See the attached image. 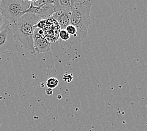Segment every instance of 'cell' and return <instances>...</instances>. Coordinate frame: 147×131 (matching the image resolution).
<instances>
[{
	"label": "cell",
	"instance_id": "9c48e42d",
	"mask_svg": "<svg viewBox=\"0 0 147 131\" xmlns=\"http://www.w3.org/2000/svg\"><path fill=\"white\" fill-rule=\"evenodd\" d=\"M10 25L8 20L6 19L0 12V32L4 30L8 26Z\"/></svg>",
	"mask_w": 147,
	"mask_h": 131
},
{
	"label": "cell",
	"instance_id": "52a82bcc",
	"mask_svg": "<svg viewBox=\"0 0 147 131\" xmlns=\"http://www.w3.org/2000/svg\"><path fill=\"white\" fill-rule=\"evenodd\" d=\"M33 45L35 52L44 53L51 51V43L45 37L41 28L36 27L33 33Z\"/></svg>",
	"mask_w": 147,
	"mask_h": 131
},
{
	"label": "cell",
	"instance_id": "277c9868",
	"mask_svg": "<svg viewBox=\"0 0 147 131\" xmlns=\"http://www.w3.org/2000/svg\"><path fill=\"white\" fill-rule=\"evenodd\" d=\"M26 13H32L41 19L51 17L54 13L53 1H30V6L26 11L23 13V15Z\"/></svg>",
	"mask_w": 147,
	"mask_h": 131
},
{
	"label": "cell",
	"instance_id": "30bf717a",
	"mask_svg": "<svg viewBox=\"0 0 147 131\" xmlns=\"http://www.w3.org/2000/svg\"><path fill=\"white\" fill-rule=\"evenodd\" d=\"M46 85L48 88H55L59 85V80L56 78H51L47 79L46 82Z\"/></svg>",
	"mask_w": 147,
	"mask_h": 131
},
{
	"label": "cell",
	"instance_id": "4fadbf2b",
	"mask_svg": "<svg viewBox=\"0 0 147 131\" xmlns=\"http://www.w3.org/2000/svg\"><path fill=\"white\" fill-rule=\"evenodd\" d=\"M3 98L2 96H0V100H1Z\"/></svg>",
	"mask_w": 147,
	"mask_h": 131
},
{
	"label": "cell",
	"instance_id": "7c38bea8",
	"mask_svg": "<svg viewBox=\"0 0 147 131\" xmlns=\"http://www.w3.org/2000/svg\"><path fill=\"white\" fill-rule=\"evenodd\" d=\"M45 93L49 96H51L53 94V90L51 88H47L45 90Z\"/></svg>",
	"mask_w": 147,
	"mask_h": 131
},
{
	"label": "cell",
	"instance_id": "ba28073f",
	"mask_svg": "<svg viewBox=\"0 0 147 131\" xmlns=\"http://www.w3.org/2000/svg\"><path fill=\"white\" fill-rule=\"evenodd\" d=\"M59 38L61 40V42L64 44L67 42L69 41L70 39V36L67 32L65 29H61L59 33Z\"/></svg>",
	"mask_w": 147,
	"mask_h": 131
},
{
	"label": "cell",
	"instance_id": "3957f363",
	"mask_svg": "<svg viewBox=\"0 0 147 131\" xmlns=\"http://www.w3.org/2000/svg\"><path fill=\"white\" fill-rule=\"evenodd\" d=\"M30 6V1L23 0H1L0 12L13 24L19 18L23 15V13Z\"/></svg>",
	"mask_w": 147,
	"mask_h": 131
},
{
	"label": "cell",
	"instance_id": "8992f818",
	"mask_svg": "<svg viewBox=\"0 0 147 131\" xmlns=\"http://www.w3.org/2000/svg\"><path fill=\"white\" fill-rule=\"evenodd\" d=\"M65 29L70 36L69 41L63 44L67 47H71L79 44L83 40L86 38L88 32V30L78 28L71 23L67 26Z\"/></svg>",
	"mask_w": 147,
	"mask_h": 131
},
{
	"label": "cell",
	"instance_id": "6da1fadb",
	"mask_svg": "<svg viewBox=\"0 0 147 131\" xmlns=\"http://www.w3.org/2000/svg\"><path fill=\"white\" fill-rule=\"evenodd\" d=\"M42 19L32 13H26L15 21L13 24V32L17 42L32 54H35L33 45V33L37 23Z\"/></svg>",
	"mask_w": 147,
	"mask_h": 131
},
{
	"label": "cell",
	"instance_id": "7a4b0ae2",
	"mask_svg": "<svg viewBox=\"0 0 147 131\" xmlns=\"http://www.w3.org/2000/svg\"><path fill=\"white\" fill-rule=\"evenodd\" d=\"M92 4L86 0H71L70 23L76 27L88 30L91 25Z\"/></svg>",
	"mask_w": 147,
	"mask_h": 131
},
{
	"label": "cell",
	"instance_id": "5b68a950",
	"mask_svg": "<svg viewBox=\"0 0 147 131\" xmlns=\"http://www.w3.org/2000/svg\"><path fill=\"white\" fill-rule=\"evenodd\" d=\"M6 50H18V42L15 39L13 30L9 26L0 32V54Z\"/></svg>",
	"mask_w": 147,
	"mask_h": 131
},
{
	"label": "cell",
	"instance_id": "8fae6325",
	"mask_svg": "<svg viewBox=\"0 0 147 131\" xmlns=\"http://www.w3.org/2000/svg\"><path fill=\"white\" fill-rule=\"evenodd\" d=\"M73 79V76L72 74H65L63 76V80L67 83L71 82Z\"/></svg>",
	"mask_w": 147,
	"mask_h": 131
},
{
	"label": "cell",
	"instance_id": "5bb4252c",
	"mask_svg": "<svg viewBox=\"0 0 147 131\" xmlns=\"http://www.w3.org/2000/svg\"><path fill=\"white\" fill-rule=\"evenodd\" d=\"M0 2H1V0H0Z\"/></svg>",
	"mask_w": 147,
	"mask_h": 131
}]
</instances>
